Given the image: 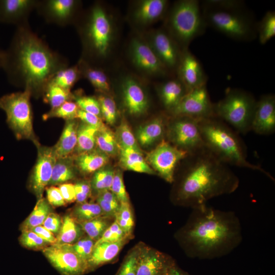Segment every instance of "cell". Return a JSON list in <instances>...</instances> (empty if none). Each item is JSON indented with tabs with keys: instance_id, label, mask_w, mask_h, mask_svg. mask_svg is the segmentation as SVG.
I'll use <instances>...</instances> for the list:
<instances>
[{
	"instance_id": "57",
	"label": "cell",
	"mask_w": 275,
	"mask_h": 275,
	"mask_svg": "<svg viewBox=\"0 0 275 275\" xmlns=\"http://www.w3.org/2000/svg\"><path fill=\"white\" fill-rule=\"evenodd\" d=\"M60 216L53 212H50L42 226L53 234H58L62 226Z\"/></svg>"
},
{
	"instance_id": "40",
	"label": "cell",
	"mask_w": 275,
	"mask_h": 275,
	"mask_svg": "<svg viewBox=\"0 0 275 275\" xmlns=\"http://www.w3.org/2000/svg\"><path fill=\"white\" fill-rule=\"evenodd\" d=\"M260 44H265L275 35V12L267 11L256 25Z\"/></svg>"
},
{
	"instance_id": "21",
	"label": "cell",
	"mask_w": 275,
	"mask_h": 275,
	"mask_svg": "<svg viewBox=\"0 0 275 275\" xmlns=\"http://www.w3.org/2000/svg\"><path fill=\"white\" fill-rule=\"evenodd\" d=\"M251 130L261 135H268L274 132V95H265L257 100L252 122Z\"/></svg>"
},
{
	"instance_id": "61",
	"label": "cell",
	"mask_w": 275,
	"mask_h": 275,
	"mask_svg": "<svg viewBox=\"0 0 275 275\" xmlns=\"http://www.w3.org/2000/svg\"><path fill=\"white\" fill-rule=\"evenodd\" d=\"M5 57V50L0 49V68H2Z\"/></svg>"
},
{
	"instance_id": "19",
	"label": "cell",
	"mask_w": 275,
	"mask_h": 275,
	"mask_svg": "<svg viewBox=\"0 0 275 275\" xmlns=\"http://www.w3.org/2000/svg\"><path fill=\"white\" fill-rule=\"evenodd\" d=\"M176 71L188 92L206 85L207 76L200 62L188 48L182 50Z\"/></svg>"
},
{
	"instance_id": "37",
	"label": "cell",
	"mask_w": 275,
	"mask_h": 275,
	"mask_svg": "<svg viewBox=\"0 0 275 275\" xmlns=\"http://www.w3.org/2000/svg\"><path fill=\"white\" fill-rule=\"evenodd\" d=\"M96 146L102 152L109 156L119 153V147L115 133L104 126L99 129L96 136Z\"/></svg>"
},
{
	"instance_id": "47",
	"label": "cell",
	"mask_w": 275,
	"mask_h": 275,
	"mask_svg": "<svg viewBox=\"0 0 275 275\" xmlns=\"http://www.w3.org/2000/svg\"><path fill=\"white\" fill-rule=\"evenodd\" d=\"M202 4L203 9L235 11L244 7V2L239 0H205Z\"/></svg>"
},
{
	"instance_id": "58",
	"label": "cell",
	"mask_w": 275,
	"mask_h": 275,
	"mask_svg": "<svg viewBox=\"0 0 275 275\" xmlns=\"http://www.w3.org/2000/svg\"><path fill=\"white\" fill-rule=\"evenodd\" d=\"M59 188L66 203L76 201L74 185L71 183H63L59 185Z\"/></svg>"
},
{
	"instance_id": "11",
	"label": "cell",
	"mask_w": 275,
	"mask_h": 275,
	"mask_svg": "<svg viewBox=\"0 0 275 275\" xmlns=\"http://www.w3.org/2000/svg\"><path fill=\"white\" fill-rule=\"evenodd\" d=\"M188 155L164 139L147 154L146 160L162 179L173 183L177 166Z\"/></svg>"
},
{
	"instance_id": "60",
	"label": "cell",
	"mask_w": 275,
	"mask_h": 275,
	"mask_svg": "<svg viewBox=\"0 0 275 275\" xmlns=\"http://www.w3.org/2000/svg\"><path fill=\"white\" fill-rule=\"evenodd\" d=\"M161 275H187L173 263Z\"/></svg>"
},
{
	"instance_id": "22",
	"label": "cell",
	"mask_w": 275,
	"mask_h": 275,
	"mask_svg": "<svg viewBox=\"0 0 275 275\" xmlns=\"http://www.w3.org/2000/svg\"><path fill=\"white\" fill-rule=\"evenodd\" d=\"M173 263L163 253L141 244L136 275H161Z\"/></svg>"
},
{
	"instance_id": "41",
	"label": "cell",
	"mask_w": 275,
	"mask_h": 275,
	"mask_svg": "<svg viewBox=\"0 0 275 275\" xmlns=\"http://www.w3.org/2000/svg\"><path fill=\"white\" fill-rule=\"evenodd\" d=\"M96 201L103 216L110 218L115 217L120 205V202L110 190L98 193Z\"/></svg>"
},
{
	"instance_id": "48",
	"label": "cell",
	"mask_w": 275,
	"mask_h": 275,
	"mask_svg": "<svg viewBox=\"0 0 275 275\" xmlns=\"http://www.w3.org/2000/svg\"><path fill=\"white\" fill-rule=\"evenodd\" d=\"M81 110L94 114L102 118L101 108L97 98L94 96L73 94V99Z\"/></svg>"
},
{
	"instance_id": "7",
	"label": "cell",
	"mask_w": 275,
	"mask_h": 275,
	"mask_svg": "<svg viewBox=\"0 0 275 275\" xmlns=\"http://www.w3.org/2000/svg\"><path fill=\"white\" fill-rule=\"evenodd\" d=\"M257 100L250 93L239 89H228L224 97L213 103L214 117L230 124L237 132L251 130Z\"/></svg>"
},
{
	"instance_id": "38",
	"label": "cell",
	"mask_w": 275,
	"mask_h": 275,
	"mask_svg": "<svg viewBox=\"0 0 275 275\" xmlns=\"http://www.w3.org/2000/svg\"><path fill=\"white\" fill-rule=\"evenodd\" d=\"M109 218L110 217L101 216L78 224L87 236L96 242L110 226Z\"/></svg>"
},
{
	"instance_id": "3",
	"label": "cell",
	"mask_w": 275,
	"mask_h": 275,
	"mask_svg": "<svg viewBox=\"0 0 275 275\" xmlns=\"http://www.w3.org/2000/svg\"><path fill=\"white\" fill-rule=\"evenodd\" d=\"M185 160L187 164L173 195L179 204L193 209L238 188L239 179L237 175L205 147L188 154Z\"/></svg>"
},
{
	"instance_id": "4",
	"label": "cell",
	"mask_w": 275,
	"mask_h": 275,
	"mask_svg": "<svg viewBox=\"0 0 275 275\" xmlns=\"http://www.w3.org/2000/svg\"><path fill=\"white\" fill-rule=\"evenodd\" d=\"M82 44L81 59L94 65L110 53L115 37L113 19L100 2L81 12L74 24Z\"/></svg>"
},
{
	"instance_id": "32",
	"label": "cell",
	"mask_w": 275,
	"mask_h": 275,
	"mask_svg": "<svg viewBox=\"0 0 275 275\" xmlns=\"http://www.w3.org/2000/svg\"><path fill=\"white\" fill-rule=\"evenodd\" d=\"M74 162L69 157L57 158L48 185L53 186L67 182L75 177Z\"/></svg>"
},
{
	"instance_id": "2",
	"label": "cell",
	"mask_w": 275,
	"mask_h": 275,
	"mask_svg": "<svg viewBox=\"0 0 275 275\" xmlns=\"http://www.w3.org/2000/svg\"><path fill=\"white\" fill-rule=\"evenodd\" d=\"M179 236L190 257L213 259L236 249L242 242V230L234 212L206 204L193 209Z\"/></svg>"
},
{
	"instance_id": "14",
	"label": "cell",
	"mask_w": 275,
	"mask_h": 275,
	"mask_svg": "<svg viewBox=\"0 0 275 275\" xmlns=\"http://www.w3.org/2000/svg\"><path fill=\"white\" fill-rule=\"evenodd\" d=\"M42 252L61 275H82L89 269L87 262L78 256L67 244H51L44 248Z\"/></svg>"
},
{
	"instance_id": "25",
	"label": "cell",
	"mask_w": 275,
	"mask_h": 275,
	"mask_svg": "<svg viewBox=\"0 0 275 275\" xmlns=\"http://www.w3.org/2000/svg\"><path fill=\"white\" fill-rule=\"evenodd\" d=\"M129 238L113 242H103L95 244L87 262L92 269L114 260Z\"/></svg>"
},
{
	"instance_id": "30",
	"label": "cell",
	"mask_w": 275,
	"mask_h": 275,
	"mask_svg": "<svg viewBox=\"0 0 275 275\" xmlns=\"http://www.w3.org/2000/svg\"><path fill=\"white\" fill-rule=\"evenodd\" d=\"M119 162L123 169L138 173H155L144 158L140 149L119 148Z\"/></svg>"
},
{
	"instance_id": "44",
	"label": "cell",
	"mask_w": 275,
	"mask_h": 275,
	"mask_svg": "<svg viewBox=\"0 0 275 275\" xmlns=\"http://www.w3.org/2000/svg\"><path fill=\"white\" fill-rule=\"evenodd\" d=\"M115 171L111 168H104L94 173L91 186L98 193L110 190Z\"/></svg>"
},
{
	"instance_id": "15",
	"label": "cell",
	"mask_w": 275,
	"mask_h": 275,
	"mask_svg": "<svg viewBox=\"0 0 275 275\" xmlns=\"http://www.w3.org/2000/svg\"><path fill=\"white\" fill-rule=\"evenodd\" d=\"M142 37L169 71L176 70L182 49L164 28L151 30Z\"/></svg>"
},
{
	"instance_id": "54",
	"label": "cell",
	"mask_w": 275,
	"mask_h": 275,
	"mask_svg": "<svg viewBox=\"0 0 275 275\" xmlns=\"http://www.w3.org/2000/svg\"><path fill=\"white\" fill-rule=\"evenodd\" d=\"M48 203L53 207H60L65 205L64 201L59 187L51 186L45 188Z\"/></svg>"
},
{
	"instance_id": "51",
	"label": "cell",
	"mask_w": 275,
	"mask_h": 275,
	"mask_svg": "<svg viewBox=\"0 0 275 275\" xmlns=\"http://www.w3.org/2000/svg\"><path fill=\"white\" fill-rule=\"evenodd\" d=\"M19 240L23 246L30 249L43 250L49 244L32 230L22 231Z\"/></svg>"
},
{
	"instance_id": "43",
	"label": "cell",
	"mask_w": 275,
	"mask_h": 275,
	"mask_svg": "<svg viewBox=\"0 0 275 275\" xmlns=\"http://www.w3.org/2000/svg\"><path fill=\"white\" fill-rule=\"evenodd\" d=\"M115 134L119 148L140 149L136 138L125 119L122 120Z\"/></svg>"
},
{
	"instance_id": "29",
	"label": "cell",
	"mask_w": 275,
	"mask_h": 275,
	"mask_svg": "<svg viewBox=\"0 0 275 275\" xmlns=\"http://www.w3.org/2000/svg\"><path fill=\"white\" fill-rule=\"evenodd\" d=\"M109 156L98 149L77 154L74 159V164L80 172L85 174L94 173L104 167L108 162Z\"/></svg>"
},
{
	"instance_id": "59",
	"label": "cell",
	"mask_w": 275,
	"mask_h": 275,
	"mask_svg": "<svg viewBox=\"0 0 275 275\" xmlns=\"http://www.w3.org/2000/svg\"><path fill=\"white\" fill-rule=\"evenodd\" d=\"M31 230L37 234L48 244H53L57 242V237L54 236L52 233L47 230L42 225L37 226Z\"/></svg>"
},
{
	"instance_id": "56",
	"label": "cell",
	"mask_w": 275,
	"mask_h": 275,
	"mask_svg": "<svg viewBox=\"0 0 275 275\" xmlns=\"http://www.w3.org/2000/svg\"><path fill=\"white\" fill-rule=\"evenodd\" d=\"M76 201L78 203L86 202L87 199L91 195V184L87 182L80 181L75 184Z\"/></svg>"
},
{
	"instance_id": "1",
	"label": "cell",
	"mask_w": 275,
	"mask_h": 275,
	"mask_svg": "<svg viewBox=\"0 0 275 275\" xmlns=\"http://www.w3.org/2000/svg\"><path fill=\"white\" fill-rule=\"evenodd\" d=\"M67 66V60L52 50L28 22L16 26L10 45L5 50L2 68L11 84L38 97L43 95L55 73Z\"/></svg>"
},
{
	"instance_id": "17",
	"label": "cell",
	"mask_w": 275,
	"mask_h": 275,
	"mask_svg": "<svg viewBox=\"0 0 275 275\" xmlns=\"http://www.w3.org/2000/svg\"><path fill=\"white\" fill-rule=\"evenodd\" d=\"M120 84L123 103L127 113L136 116L146 113L149 108V99L140 81L129 75L122 78Z\"/></svg>"
},
{
	"instance_id": "36",
	"label": "cell",
	"mask_w": 275,
	"mask_h": 275,
	"mask_svg": "<svg viewBox=\"0 0 275 275\" xmlns=\"http://www.w3.org/2000/svg\"><path fill=\"white\" fill-rule=\"evenodd\" d=\"M43 95L44 101L50 106L51 109L55 108L73 99V94L71 91L64 89L51 82L47 85Z\"/></svg>"
},
{
	"instance_id": "35",
	"label": "cell",
	"mask_w": 275,
	"mask_h": 275,
	"mask_svg": "<svg viewBox=\"0 0 275 275\" xmlns=\"http://www.w3.org/2000/svg\"><path fill=\"white\" fill-rule=\"evenodd\" d=\"M81 77L80 71L76 64L67 66L59 70L52 77L50 82L64 89L71 91V89Z\"/></svg>"
},
{
	"instance_id": "55",
	"label": "cell",
	"mask_w": 275,
	"mask_h": 275,
	"mask_svg": "<svg viewBox=\"0 0 275 275\" xmlns=\"http://www.w3.org/2000/svg\"><path fill=\"white\" fill-rule=\"evenodd\" d=\"M76 118L79 119L82 122L95 127L99 129L105 126L101 118L80 109L78 111Z\"/></svg>"
},
{
	"instance_id": "9",
	"label": "cell",
	"mask_w": 275,
	"mask_h": 275,
	"mask_svg": "<svg viewBox=\"0 0 275 275\" xmlns=\"http://www.w3.org/2000/svg\"><path fill=\"white\" fill-rule=\"evenodd\" d=\"M243 10L203 9L202 13L207 26L233 39L250 41L256 36V26Z\"/></svg>"
},
{
	"instance_id": "49",
	"label": "cell",
	"mask_w": 275,
	"mask_h": 275,
	"mask_svg": "<svg viewBox=\"0 0 275 275\" xmlns=\"http://www.w3.org/2000/svg\"><path fill=\"white\" fill-rule=\"evenodd\" d=\"M141 244L134 247L127 255L117 275H136L138 256Z\"/></svg>"
},
{
	"instance_id": "24",
	"label": "cell",
	"mask_w": 275,
	"mask_h": 275,
	"mask_svg": "<svg viewBox=\"0 0 275 275\" xmlns=\"http://www.w3.org/2000/svg\"><path fill=\"white\" fill-rule=\"evenodd\" d=\"M187 93L186 87L178 77L162 82L158 87L160 100L169 114Z\"/></svg>"
},
{
	"instance_id": "18",
	"label": "cell",
	"mask_w": 275,
	"mask_h": 275,
	"mask_svg": "<svg viewBox=\"0 0 275 275\" xmlns=\"http://www.w3.org/2000/svg\"><path fill=\"white\" fill-rule=\"evenodd\" d=\"M38 147L37 159L31 175L30 184L32 190L39 199L42 198L43 191L48 185L57 158L53 147L39 145Z\"/></svg>"
},
{
	"instance_id": "12",
	"label": "cell",
	"mask_w": 275,
	"mask_h": 275,
	"mask_svg": "<svg viewBox=\"0 0 275 275\" xmlns=\"http://www.w3.org/2000/svg\"><path fill=\"white\" fill-rule=\"evenodd\" d=\"M81 7L78 0H38L36 10L47 22L65 26L74 24Z\"/></svg>"
},
{
	"instance_id": "28",
	"label": "cell",
	"mask_w": 275,
	"mask_h": 275,
	"mask_svg": "<svg viewBox=\"0 0 275 275\" xmlns=\"http://www.w3.org/2000/svg\"><path fill=\"white\" fill-rule=\"evenodd\" d=\"M78 122L75 119L66 121L60 138L53 147L57 158L69 156L75 150L77 142Z\"/></svg>"
},
{
	"instance_id": "39",
	"label": "cell",
	"mask_w": 275,
	"mask_h": 275,
	"mask_svg": "<svg viewBox=\"0 0 275 275\" xmlns=\"http://www.w3.org/2000/svg\"><path fill=\"white\" fill-rule=\"evenodd\" d=\"M71 216L78 223H80L103 216V214L97 203L86 202L79 203L73 209Z\"/></svg>"
},
{
	"instance_id": "27",
	"label": "cell",
	"mask_w": 275,
	"mask_h": 275,
	"mask_svg": "<svg viewBox=\"0 0 275 275\" xmlns=\"http://www.w3.org/2000/svg\"><path fill=\"white\" fill-rule=\"evenodd\" d=\"M77 64L82 78L87 79L97 91L103 93H107L110 91L109 79L102 69L81 58Z\"/></svg>"
},
{
	"instance_id": "20",
	"label": "cell",
	"mask_w": 275,
	"mask_h": 275,
	"mask_svg": "<svg viewBox=\"0 0 275 275\" xmlns=\"http://www.w3.org/2000/svg\"><path fill=\"white\" fill-rule=\"evenodd\" d=\"M168 6L169 2L167 0L137 1L130 10V20L138 26L150 25L166 16Z\"/></svg>"
},
{
	"instance_id": "33",
	"label": "cell",
	"mask_w": 275,
	"mask_h": 275,
	"mask_svg": "<svg viewBox=\"0 0 275 275\" xmlns=\"http://www.w3.org/2000/svg\"><path fill=\"white\" fill-rule=\"evenodd\" d=\"M99 129L84 122L78 123L77 142L75 151L77 154L96 148V136Z\"/></svg>"
},
{
	"instance_id": "52",
	"label": "cell",
	"mask_w": 275,
	"mask_h": 275,
	"mask_svg": "<svg viewBox=\"0 0 275 275\" xmlns=\"http://www.w3.org/2000/svg\"><path fill=\"white\" fill-rule=\"evenodd\" d=\"M126 238L130 237L125 234L114 221L106 229L100 239L95 242V244L103 242H116Z\"/></svg>"
},
{
	"instance_id": "16",
	"label": "cell",
	"mask_w": 275,
	"mask_h": 275,
	"mask_svg": "<svg viewBox=\"0 0 275 275\" xmlns=\"http://www.w3.org/2000/svg\"><path fill=\"white\" fill-rule=\"evenodd\" d=\"M170 115L185 116L199 120L214 117L213 103L206 85L188 92Z\"/></svg>"
},
{
	"instance_id": "8",
	"label": "cell",
	"mask_w": 275,
	"mask_h": 275,
	"mask_svg": "<svg viewBox=\"0 0 275 275\" xmlns=\"http://www.w3.org/2000/svg\"><path fill=\"white\" fill-rule=\"evenodd\" d=\"M32 94L28 90L7 94L0 97V108L6 122L18 140H31L36 144L33 127Z\"/></svg>"
},
{
	"instance_id": "34",
	"label": "cell",
	"mask_w": 275,
	"mask_h": 275,
	"mask_svg": "<svg viewBox=\"0 0 275 275\" xmlns=\"http://www.w3.org/2000/svg\"><path fill=\"white\" fill-rule=\"evenodd\" d=\"M50 212L51 207L47 201L43 197L39 199L32 212L23 223L21 230H31L42 225Z\"/></svg>"
},
{
	"instance_id": "46",
	"label": "cell",
	"mask_w": 275,
	"mask_h": 275,
	"mask_svg": "<svg viewBox=\"0 0 275 275\" xmlns=\"http://www.w3.org/2000/svg\"><path fill=\"white\" fill-rule=\"evenodd\" d=\"M97 99L101 108L102 118L111 125L115 124L118 116V110L115 101L111 97L105 94L99 95Z\"/></svg>"
},
{
	"instance_id": "10",
	"label": "cell",
	"mask_w": 275,
	"mask_h": 275,
	"mask_svg": "<svg viewBox=\"0 0 275 275\" xmlns=\"http://www.w3.org/2000/svg\"><path fill=\"white\" fill-rule=\"evenodd\" d=\"M171 117L166 131L168 141L188 154L205 148L199 128V120L185 116Z\"/></svg>"
},
{
	"instance_id": "31",
	"label": "cell",
	"mask_w": 275,
	"mask_h": 275,
	"mask_svg": "<svg viewBox=\"0 0 275 275\" xmlns=\"http://www.w3.org/2000/svg\"><path fill=\"white\" fill-rule=\"evenodd\" d=\"M83 232L80 225L71 215H66L63 218L56 244H73L81 237Z\"/></svg>"
},
{
	"instance_id": "53",
	"label": "cell",
	"mask_w": 275,
	"mask_h": 275,
	"mask_svg": "<svg viewBox=\"0 0 275 275\" xmlns=\"http://www.w3.org/2000/svg\"><path fill=\"white\" fill-rule=\"evenodd\" d=\"M110 190L116 196L120 203L129 202L121 171H115Z\"/></svg>"
},
{
	"instance_id": "42",
	"label": "cell",
	"mask_w": 275,
	"mask_h": 275,
	"mask_svg": "<svg viewBox=\"0 0 275 275\" xmlns=\"http://www.w3.org/2000/svg\"><path fill=\"white\" fill-rule=\"evenodd\" d=\"M114 218L115 221L125 234L129 237L131 236L134 223L130 203H121Z\"/></svg>"
},
{
	"instance_id": "6",
	"label": "cell",
	"mask_w": 275,
	"mask_h": 275,
	"mask_svg": "<svg viewBox=\"0 0 275 275\" xmlns=\"http://www.w3.org/2000/svg\"><path fill=\"white\" fill-rule=\"evenodd\" d=\"M163 28L182 50L202 35L207 25L197 0L176 2L166 15Z\"/></svg>"
},
{
	"instance_id": "23",
	"label": "cell",
	"mask_w": 275,
	"mask_h": 275,
	"mask_svg": "<svg viewBox=\"0 0 275 275\" xmlns=\"http://www.w3.org/2000/svg\"><path fill=\"white\" fill-rule=\"evenodd\" d=\"M38 0H0V22L16 26L29 22Z\"/></svg>"
},
{
	"instance_id": "45",
	"label": "cell",
	"mask_w": 275,
	"mask_h": 275,
	"mask_svg": "<svg viewBox=\"0 0 275 275\" xmlns=\"http://www.w3.org/2000/svg\"><path fill=\"white\" fill-rule=\"evenodd\" d=\"M79 109L75 102L67 101L55 108L50 109L43 115V119L46 120L52 118H59L66 121L75 119Z\"/></svg>"
},
{
	"instance_id": "5",
	"label": "cell",
	"mask_w": 275,
	"mask_h": 275,
	"mask_svg": "<svg viewBox=\"0 0 275 275\" xmlns=\"http://www.w3.org/2000/svg\"><path fill=\"white\" fill-rule=\"evenodd\" d=\"M199 126L205 147L221 161L227 165L258 171L274 181L269 173L246 159L244 145L226 123L213 117L199 120Z\"/></svg>"
},
{
	"instance_id": "13",
	"label": "cell",
	"mask_w": 275,
	"mask_h": 275,
	"mask_svg": "<svg viewBox=\"0 0 275 275\" xmlns=\"http://www.w3.org/2000/svg\"><path fill=\"white\" fill-rule=\"evenodd\" d=\"M129 53L133 66L143 73L156 77L168 75L169 71L142 37L134 36L131 38Z\"/></svg>"
},
{
	"instance_id": "26",
	"label": "cell",
	"mask_w": 275,
	"mask_h": 275,
	"mask_svg": "<svg viewBox=\"0 0 275 275\" xmlns=\"http://www.w3.org/2000/svg\"><path fill=\"white\" fill-rule=\"evenodd\" d=\"M165 121L163 116H159L140 126L136 132V139L140 144L143 147H148L164 139L163 137L166 133Z\"/></svg>"
},
{
	"instance_id": "50",
	"label": "cell",
	"mask_w": 275,
	"mask_h": 275,
	"mask_svg": "<svg viewBox=\"0 0 275 275\" xmlns=\"http://www.w3.org/2000/svg\"><path fill=\"white\" fill-rule=\"evenodd\" d=\"M95 243V241L86 236L81 237L73 244L67 245L81 259L87 262L92 254Z\"/></svg>"
}]
</instances>
